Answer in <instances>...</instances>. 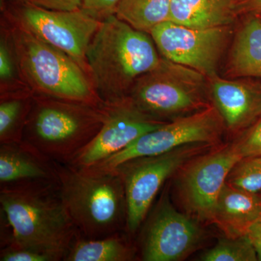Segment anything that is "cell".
Returning <instances> with one entry per match:
<instances>
[{
  "label": "cell",
  "mask_w": 261,
  "mask_h": 261,
  "mask_svg": "<svg viewBox=\"0 0 261 261\" xmlns=\"http://www.w3.org/2000/svg\"><path fill=\"white\" fill-rule=\"evenodd\" d=\"M6 245L37 250L64 260L80 235L58 192V184L30 183L0 187Z\"/></svg>",
  "instance_id": "cell-1"
},
{
  "label": "cell",
  "mask_w": 261,
  "mask_h": 261,
  "mask_svg": "<svg viewBox=\"0 0 261 261\" xmlns=\"http://www.w3.org/2000/svg\"><path fill=\"white\" fill-rule=\"evenodd\" d=\"M150 37L116 15L101 20L86 62L91 83L102 103L128 97L136 81L159 65L161 58Z\"/></svg>",
  "instance_id": "cell-2"
},
{
  "label": "cell",
  "mask_w": 261,
  "mask_h": 261,
  "mask_svg": "<svg viewBox=\"0 0 261 261\" xmlns=\"http://www.w3.org/2000/svg\"><path fill=\"white\" fill-rule=\"evenodd\" d=\"M56 164L58 192L81 236L102 238L126 229V191L116 169Z\"/></svg>",
  "instance_id": "cell-3"
},
{
  "label": "cell",
  "mask_w": 261,
  "mask_h": 261,
  "mask_svg": "<svg viewBox=\"0 0 261 261\" xmlns=\"http://www.w3.org/2000/svg\"><path fill=\"white\" fill-rule=\"evenodd\" d=\"M106 116L103 104L33 94L23 140L54 162L69 164L97 135Z\"/></svg>",
  "instance_id": "cell-4"
},
{
  "label": "cell",
  "mask_w": 261,
  "mask_h": 261,
  "mask_svg": "<svg viewBox=\"0 0 261 261\" xmlns=\"http://www.w3.org/2000/svg\"><path fill=\"white\" fill-rule=\"evenodd\" d=\"M10 42L17 67L33 94L100 106L88 73L73 58L16 23Z\"/></svg>",
  "instance_id": "cell-5"
},
{
  "label": "cell",
  "mask_w": 261,
  "mask_h": 261,
  "mask_svg": "<svg viewBox=\"0 0 261 261\" xmlns=\"http://www.w3.org/2000/svg\"><path fill=\"white\" fill-rule=\"evenodd\" d=\"M203 75L164 58L136 81L127 97L155 119L173 120L208 107L204 99Z\"/></svg>",
  "instance_id": "cell-6"
},
{
  "label": "cell",
  "mask_w": 261,
  "mask_h": 261,
  "mask_svg": "<svg viewBox=\"0 0 261 261\" xmlns=\"http://www.w3.org/2000/svg\"><path fill=\"white\" fill-rule=\"evenodd\" d=\"M210 145L190 144L158 155L130 160L114 168L124 184L128 232L135 233L140 227L166 180Z\"/></svg>",
  "instance_id": "cell-7"
},
{
  "label": "cell",
  "mask_w": 261,
  "mask_h": 261,
  "mask_svg": "<svg viewBox=\"0 0 261 261\" xmlns=\"http://www.w3.org/2000/svg\"><path fill=\"white\" fill-rule=\"evenodd\" d=\"M224 125L217 108L208 106L167 122L141 136L123 150L90 166L112 170L130 160L158 155L190 144L213 145L222 135Z\"/></svg>",
  "instance_id": "cell-8"
},
{
  "label": "cell",
  "mask_w": 261,
  "mask_h": 261,
  "mask_svg": "<svg viewBox=\"0 0 261 261\" xmlns=\"http://www.w3.org/2000/svg\"><path fill=\"white\" fill-rule=\"evenodd\" d=\"M240 159L233 143L228 144L195 156L180 168L176 190L187 214L198 221L211 222L228 173Z\"/></svg>",
  "instance_id": "cell-9"
},
{
  "label": "cell",
  "mask_w": 261,
  "mask_h": 261,
  "mask_svg": "<svg viewBox=\"0 0 261 261\" xmlns=\"http://www.w3.org/2000/svg\"><path fill=\"white\" fill-rule=\"evenodd\" d=\"M17 17V23L41 40L64 51L87 73L86 53L101 20L82 9L59 11L29 5H22Z\"/></svg>",
  "instance_id": "cell-10"
},
{
  "label": "cell",
  "mask_w": 261,
  "mask_h": 261,
  "mask_svg": "<svg viewBox=\"0 0 261 261\" xmlns=\"http://www.w3.org/2000/svg\"><path fill=\"white\" fill-rule=\"evenodd\" d=\"M149 35L166 59L213 75L226 47L228 29H192L167 20L154 27Z\"/></svg>",
  "instance_id": "cell-11"
},
{
  "label": "cell",
  "mask_w": 261,
  "mask_h": 261,
  "mask_svg": "<svg viewBox=\"0 0 261 261\" xmlns=\"http://www.w3.org/2000/svg\"><path fill=\"white\" fill-rule=\"evenodd\" d=\"M202 231L195 219L178 212L168 194L149 217L141 242V258L145 261H178L198 246Z\"/></svg>",
  "instance_id": "cell-12"
},
{
  "label": "cell",
  "mask_w": 261,
  "mask_h": 261,
  "mask_svg": "<svg viewBox=\"0 0 261 261\" xmlns=\"http://www.w3.org/2000/svg\"><path fill=\"white\" fill-rule=\"evenodd\" d=\"M104 124L94 140L69 164L90 166L123 150L141 136L157 129L168 121H159L142 112L126 97L103 103Z\"/></svg>",
  "instance_id": "cell-13"
},
{
  "label": "cell",
  "mask_w": 261,
  "mask_h": 261,
  "mask_svg": "<svg viewBox=\"0 0 261 261\" xmlns=\"http://www.w3.org/2000/svg\"><path fill=\"white\" fill-rule=\"evenodd\" d=\"M56 162L25 141L0 144V186L58 184Z\"/></svg>",
  "instance_id": "cell-14"
},
{
  "label": "cell",
  "mask_w": 261,
  "mask_h": 261,
  "mask_svg": "<svg viewBox=\"0 0 261 261\" xmlns=\"http://www.w3.org/2000/svg\"><path fill=\"white\" fill-rule=\"evenodd\" d=\"M216 108L225 126L240 130L261 116V89L243 82L216 78L211 83Z\"/></svg>",
  "instance_id": "cell-15"
},
{
  "label": "cell",
  "mask_w": 261,
  "mask_h": 261,
  "mask_svg": "<svg viewBox=\"0 0 261 261\" xmlns=\"http://www.w3.org/2000/svg\"><path fill=\"white\" fill-rule=\"evenodd\" d=\"M261 216L260 193L245 191L225 184L220 192L211 223L228 238L245 236Z\"/></svg>",
  "instance_id": "cell-16"
},
{
  "label": "cell",
  "mask_w": 261,
  "mask_h": 261,
  "mask_svg": "<svg viewBox=\"0 0 261 261\" xmlns=\"http://www.w3.org/2000/svg\"><path fill=\"white\" fill-rule=\"evenodd\" d=\"M238 13V0H171L168 20L192 29L227 27Z\"/></svg>",
  "instance_id": "cell-17"
},
{
  "label": "cell",
  "mask_w": 261,
  "mask_h": 261,
  "mask_svg": "<svg viewBox=\"0 0 261 261\" xmlns=\"http://www.w3.org/2000/svg\"><path fill=\"white\" fill-rule=\"evenodd\" d=\"M234 75L261 78V19L247 20L235 38L230 56Z\"/></svg>",
  "instance_id": "cell-18"
},
{
  "label": "cell",
  "mask_w": 261,
  "mask_h": 261,
  "mask_svg": "<svg viewBox=\"0 0 261 261\" xmlns=\"http://www.w3.org/2000/svg\"><path fill=\"white\" fill-rule=\"evenodd\" d=\"M135 250L121 232L98 239L79 235L65 255V261H128Z\"/></svg>",
  "instance_id": "cell-19"
},
{
  "label": "cell",
  "mask_w": 261,
  "mask_h": 261,
  "mask_svg": "<svg viewBox=\"0 0 261 261\" xmlns=\"http://www.w3.org/2000/svg\"><path fill=\"white\" fill-rule=\"evenodd\" d=\"M32 92L2 94L0 103V144L23 140V130L32 106Z\"/></svg>",
  "instance_id": "cell-20"
},
{
  "label": "cell",
  "mask_w": 261,
  "mask_h": 261,
  "mask_svg": "<svg viewBox=\"0 0 261 261\" xmlns=\"http://www.w3.org/2000/svg\"><path fill=\"white\" fill-rule=\"evenodd\" d=\"M171 4V0H121L115 15L133 28L149 34L168 20Z\"/></svg>",
  "instance_id": "cell-21"
},
{
  "label": "cell",
  "mask_w": 261,
  "mask_h": 261,
  "mask_svg": "<svg viewBox=\"0 0 261 261\" xmlns=\"http://www.w3.org/2000/svg\"><path fill=\"white\" fill-rule=\"evenodd\" d=\"M203 261H257L258 257L255 247L247 235L219 239L213 248L200 257Z\"/></svg>",
  "instance_id": "cell-22"
},
{
  "label": "cell",
  "mask_w": 261,
  "mask_h": 261,
  "mask_svg": "<svg viewBox=\"0 0 261 261\" xmlns=\"http://www.w3.org/2000/svg\"><path fill=\"white\" fill-rule=\"evenodd\" d=\"M226 183L245 191L261 192V155L238 161L228 173Z\"/></svg>",
  "instance_id": "cell-23"
},
{
  "label": "cell",
  "mask_w": 261,
  "mask_h": 261,
  "mask_svg": "<svg viewBox=\"0 0 261 261\" xmlns=\"http://www.w3.org/2000/svg\"><path fill=\"white\" fill-rule=\"evenodd\" d=\"M233 143L241 159L261 155V116Z\"/></svg>",
  "instance_id": "cell-24"
},
{
  "label": "cell",
  "mask_w": 261,
  "mask_h": 261,
  "mask_svg": "<svg viewBox=\"0 0 261 261\" xmlns=\"http://www.w3.org/2000/svg\"><path fill=\"white\" fill-rule=\"evenodd\" d=\"M15 59L11 42L5 37H1L0 41V80L1 89L5 88L15 79Z\"/></svg>",
  "instance_id": "cell-25"
},
{
  "label": "cell",
  "mask_w": 261,
  "mask_h": 261,
  "mask_svg": "<svg viewBox=\"0 0 261 261\" xmlns=\"http://www.w3.org/2000/svg\"><path fill=\"white\" fill-rule=\"evenodd\" d=\"M1 261H56L50 255L37 250L6 245L2 247Z\"/></svg>",
  "instance_id": "cell-26"
},
{
  "label": "cell",
  "mask_w": 261,
  "mask_h": 261,
  "mask_svg": "<svg viewBox=\"0 0 261 261\" xmlns=\"http://www.w3.org/2000/svg\"><path fill=\"white\" fill-rule=\"evenodd\" d=\"M121 0H83L82 8L84 12L99 20L115 15L116 7Z\"/></svg>",
  "instance_id": "cell-27"
},
{
  "label": "cell",
  "mask_w": 261,
  "mask_h": 261,
  "mask_svg": "<svg viewBox=\"0 0 261 261\" xmlns=\"http://www.w3.org/2000/svg\"><path fill=\"white\" fill-rule=\"evenodd\" d=\"M21 5L59 11H73L81 9L83 0H18Z\"/></svg>",
  "instance_id": "cell-28"
},
{
  "label": "cell",
  "mask_w": 261,
  "mask_h": 261,
  "mask_svg": "<svg viewBox=\"0 0 261 261\" xmlns=\"http://www.w3.org/2000/svg\"><path fill=\"white\" fill-rule=\"evenodd\" d=\"M247 236L256 250L258 260L261 261V216L249 228Z\"/></svg>",
  "instance_id": "cell-29"
},
{
  "label": "cell",
  "mask_w": 261,
  "mask_h": 261,
  "mask_svg": "<svg viewBox=\"0 0 261 261\" xmlns=\"http://www.w3.org/2000/svg\"><path fill=\"white\" fill-rule=\"evenodd\" d=\"M238 13L261 15V0H238Z\"/></svg>",
  "instance_id": "cell-30"
},
{
  "label": "cell",
  "mask_w": 261,
  "mask_h": 261,
  "mask_svg": "<svg viewBox=\"0 0 261 261\" xmlns=\"http://www.w3.org/2000/svg\"><path fill=\"white\" fill-rule=\"evenodd\" d=\"M259 193H260V195H261V192H259Z\"/></svg>",
  "instance_id": "cell-31"
}]
</instances>
